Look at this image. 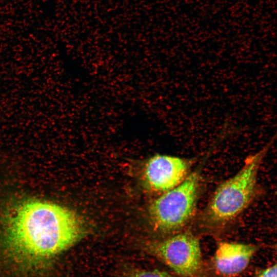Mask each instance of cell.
<instances>
[{
  "instance_id": "6da1fadb",
  "label": "cell",
  "mask_w": 277,
  "mask_h": 277,
  "mask_svg": "<svg viewBox=\"0 0 277 277\" xmlns=\"http://www.w3.org/2000/svg\"><path fill=\"white\" fill-rule=\"evenodd\" d=\"M84 234L80 216L58 204L30 200L7 218L2 242L6 258L24 270H37L72 246Z\"/></svg>"
},
{
  "instance_id": "7a4b0ae2",
  "label": "cell",
  "mask_w": 277,
  "mask_h": 277,
  "mask_svg": "<svg viewBox=\"0 0 277 277\" xmlns=\"http://www.w3.org/2000/svg\"><path fill=\"white\" fill-rule=\"evenodd\" d=\"M266 151L264 149L249 156L236 173L217 187L205 211L207 224H227L248 206L256 192L259 171Z\"/></svg>"
},
{
  "instance_id": "3957f363",
  "label": "cell",
  "mask_w": 277,
  "mask_h": 277,
  "mask_svg": "<svg viewBox=\"0 0 277 277\" xmlns=\"http://www.w3.org/2000/svg\"><path fill=\"white\" fill-rule=\"evenodd\" d=\"M199 186V173L194 171L151 204L150 217L157 230L165 233L177 231L190 221L195 212Z\"/></svg>"
},
{
  "instance_id": "277c9868",
  "label": "cell",
  "mask_w": 277,
  "mask_h": 277,
  "mask_svg": "<svg viewBox=\"0 0 277 277\" xmlns=\"http://www.w3.org/2000/svg\"><path fill=\"white\" fill-rule=\"evenodd\" d=\"M156 258L182 277H200L203 262L200 242L189 232H182L150 248Z\"/></svg>"
},
{
  "instance_id": "5b68a950",
  "label": "cell",
  "mask_w": 277,
  "mask_h": 277,
  "mask_svg": "<svg viewBox=\"0 0 277 277\" xmlns=\"http://www.w3.org/2000/svg\"><path fill=\"white\" fill-rule=\"evenodd\" d=\"M190 163L177 156L157 154L146 162L143 177L147 186L165 192L180 184L187 177Z\"/></svg>"
},
{
  "instance_id": "8992f818",
  "label": "cell",
  "mask_w": 277,
  "mask_h": 277,
  "mask_svg": "<svg viewBox=\"0 0 277 277\" xmlns=\"http://www.w3.org/2000/svg\"><path fill=\"white\" fill-rule=\"evenodd\" d=\"M256 250V246L251 244L220 243L213 257L216 272L224 277L238 275L247 267Z\"/></svg>"
},
{
  "instance_id": "52a82bcc",
  "label": "cell",
  "mask_w": 277,
  "mask_h": 277,
  "mask_svg": "<svg viewBox=\"0 0 277 277\" xmlns=\"http://www.w3.org/2000/svg\"><path fill=\"white\" fill-rule=\"evenodd\" d=\"M126 277H170L169 274L159 269H135L131 271Z\"/></svg>"
},
{
  "instance_id": "ba28073f",
  "label": "cell",
  "mask_w": 277,
  "mask_h": 277,
  "mask_svg": "<svg viewBox=\"0 0 277 277\" xmlns=\"http://www.w3.org/2000/svg\"><path fill=\"white\" fill-rule=\"evenodd\" d=\"M256 277H276V264L260 270Z\"/></svg>"
}]
</instances>
